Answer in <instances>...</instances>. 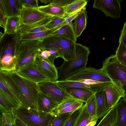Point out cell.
<instances>
[{
    "label": "cell",
    "instance_id": "cell-42",
    "mask_svg": "<svg viewBox=\"0 0 126 126\" xmlns=\"http://www.w3.org/2000/svg\"><path fill=\"white\" fill-rule=\"evenodd\" d=\"M23 6L29 8H38V0H21Z\"/></svg>",
    "mask_w": 126,
    "mask_h": 126
},
{
    "label": "cell",
    "instance_id": "cell-17",
    "mask_svg": "<svg viewBox=\"0 0 126 126\" xmlns=\"http://www.w3.org/2000/svg\"><path fill=\"white\" fill-rule=\"evenodd\" d=\"M7 17L20 16L23 6L21 0H0Z\"/></svg>",
    "mask_w": 126,
    "mask_h": 126
},
{
    "label": "cell",
    "instance_id": "cell-23",
    "mask_svg": "<svg viewBox=\"0 0 126 126\" xmlns=\"http://www.w3.org/2000/svg\"><path fill=\"white\" fill-rule=\"evenodd\" d=\"M115 107L116 113L114 126H126V100L122 98Z\"/></svg>",
    "mask_w": 126,
    "mask_h": 126
},
{
    "label": "cell",
    "instance_id": "cell-32",
    "mask_svg": "<svg viewBox=\"0 0 126 126\" xmlns=\"http://www.w3.org/2000/svg\"><path fill=\"white\" fill-rule=\"evenodd\" d=\"M74 111L58 114L49 126H64Z\"/></svg>",
    "mask_w": 126,
    "mask_h": 126
},
{
    "label": "cell",
    "instance_id": "cell-30",
    "mask_svg": "<svg viewBox=\"0 0 126 126\" xmlns=\"http://www.w3.org/2000/svg\"><path fill=\"white\" fill-rule=\"evenodd\" d=\"M92 121V119L87 110L85 103L81 108L74 126H85Z\"/></svg>",
    "mask_w": 126,
    "mask_h": 126
},
{
    "label": "cell",
    "instance_id": "cell-43",
    "mask_svg": "<svg viewBox=\"0 0 126 126\" xmlns=\"http://www.w3.org/2000/svg\"><path fill=\"white\" fill-rule=\"evenodd\" d=\"M0 26L5 28L7 17L1 4L0 3Z\"/></svg>",
    "mask_w": 126,
    "mask_h": 126
},
{
    "label": "cell",
    "instance_id": "cell-3",
    "mask_svg": "<svg viewBox=\"0 0 126 126\" xmlns=\"http://www.w3.org/2000/svg\"><path fill=\"white\" fill-rule=\"evenodd\" d=\"M101 69L121 91L123 98L126 100V66L120 63L115 54H113L103 61Z\"/></svg>",
    "mask_w": 126,
    "mask_h": 126
},
{
    "label": "cell",
    "instance_id": "cell-13",
    "mask_svg": "<svg viewBox=\"0 0 126 126\" xmlns=\"http://www.w3.org/2000/svg\"><path fill=\"white\" fill-rule=\"evenodd\" d=\"M64 90L69 87H74L84 89L90 90L95 93L104 90L107 87L112 83V82H98L94 84H88L80 81H77L57 80L54 82Z\"/></svg>",
    "mask_w": 126,
    "mask_h": 126
},
{
    "label": "cell",
    "instance_id": "cell-48",
    "mask_svg": "<svg viewBox=\"0 0 126 126\" xmlns=\"http://www.w3.org/2000/svg\"><path fill=\"white\" fill-rule=\"evenodd\" d=\"M15 125L16 126H28L22 121L16 117L15 119Z\"/></svg>",
    "mask_w": 126,
    "mask_h": 126
},
{
    "label": "cell",
    "instance_id": "cell-45",
    "mask_svg": "<svg viewBox=\"0 0 126 126\" xmlns=\"http://www.w3.org/2000/svg\"><path fill=\"white\" fill-rule=\"evenodd\" d=\"M121 42L126 44V21L124 23L121 31L119 41V42Z\"/></svg>",
    "mask_w": 126,
    "mask_h": 126
},
{
    "label": "cell",
    "instance_id": "cell-1",
    "mask_svg": "<svg viewBox=\"0 0 126 126\" xmlns=\"http://www.w3.org/2000/svg\"><path fill=\"white\" fill-rule=\"evenodd\" d=\"M90 53L88 47L76 43L75 55L67 61H64L62 64L57 68L59 70L58 80H65L70 76L86 67Z\"/></svg>",
    "mask_w": 126,
    "mask_h": 126
},
{
    "label": "cell",
    "instance_id": "cell-9",
    "mask_svg": "<svg viewBox=\"0 0 126 126\" xmlns=\"http://www.w3.org/2000/svg\"><path fill=\"white\" fill-rule=\"evenodd\" d=\"M38 84L39 91L49 96L58 105L73 97L54 81L47 80Z\"/></svg>",
    "mask_w": 126,
    "mask_h": 126
},
{
    "label": "cell",
    "instance_id": "cell-15",
    "mask_svg": "<svg viewBox=\"0 0 126 126\" xmlns=\"http://www.w3.org/2000/svg\"><path fill=\"white\" fill-rule=\"evenodd\" d=\"M33 63L27 64L16 71L21 76L37 83L49 80L35 67Z\"/></svg>",
    "mask_w": 126,
    "mask_h": 126
},
{
    "label": "cell",
    "instance_id": "cell-49",
    "mask_svg": "<svg viewBox=\"0 0 126 126\" xmlns=\"http://www.w3.org/2000/svg\"><path fill=\"white\" fill-rule=\"evenodd\" d=\"M98 120L96 119L92 121L89 123L85 126H94Z\"/></svg>",
    "mask_w": 126,
    "mask_h": 126
},
{
    "label": "cell",
    "instance_id": "cell-40",
    "mask_svg": "<svg viewBox=\"0 0 126 126\" xmlns=\"http://www.w3.org/2000/svg\"><path fill=\"white\" fill-rule=\"evenodd\" d=\"M39 55L46 61L54 64V61L56 58L51 55L48 50L45 49L41 50Z\"/></svg>",
    "mask_w": 126,
    "mask_h": 126
},
{
    "label": "cell",
    "instance_id": "cell-19",
    "mask_svg": "<svg viewBox=\"0 0 126 126\" xmlns=\"http://www.w3.org/2000/svg\"><path fill=\"white\" fill-rule=\"evenodd\" d=\"M58 105L48 96L39 91L37 102L38 110L47 112H51Z\"/></svg>",
    "mask_w": 126,
    "mask_h": 126
},
{
    "label": "cell",
    "instance_id": "cell-35",
    "mask_svg": "<svg viewBox=\"0 0 126 126\" xmlns=\"http://www.w3.org/2000/svg\"><path fill=\"white\" fill-rule=\"evenodd\" d=\"M16 117L13 112L1 114L0 126H16Z\"/></svg>",
    "mask_w": 126,
    "mask_h": 126
},
{
    "label": "cell",
    "instance_id": "cell-36",
    "mask_svg": "<svg viewBox=\"0 0 126 126\" xmlns=\"http://www.w3.org/2000/svg\"><path fill=\"white\" fill-rule=\"evenodd\" d=\"M83 103V102L80 101L62 109L53 111L57 114L73 112L81 108L84 105Z\"/></svg>",
    "mask_w": 126,
    "mask_h": 126
},
{
    "label": "cell",
    "instance_id": "cell-18",
    "mask_svg": "<svg viewBox=\"0 0 126 126\" xmlns=\"http://www.w3.org/2000/svg\"><path fill=\"white\" fill-rule=\"evenodd\" d=\"M97 119L104 116L111 109L110 108L106 93L104 90L100 91L95 94Z\"/></svg>",
    "mask_w": 126,
    "mask_h": 126
},
{
    "label": "cell",
    "instance_id": "cell-37",
    "mask_svg": "<svg viewBox=\"0 0 126 126\" xmlns=\"http://www.w3.org/2000/svg\"><path fill=\"white\" fill-rule=\"evenodd\" d=\"M80 101H81L73 97L70 98L59 104L53 111H57L62 109Z\"/></svg>",
    "mask_w": 126,
    "mask_h": 126
},
{
    "label": "cell",
    "instance_id": "cell-4",
    "mask_svg": "<svg viewBox=\"0 0 126 126\" xmlns=\"http://www.w3.org/2000/svg\"><path fill=\"white\" fill-rule=\"evenodd\" d=\"M13 113L28 126H49L58 115L21 106Z\"/></svg>",
    "mask_w": 126,
    "mask_h": 126
},
{
    "label": "cell",
    "instance_id": "cell-41",
    "mask_svg": "<svg viewBox=\"0 0 126 126\" xmlns=\"http://www.w3.org/2000/svg\"><path fill=\"white\" fill-rule=\"evenodd\" d=\"M75 0H52L49 4L60 6L65 7L69 4L72 3Z\"/></svg>",
    "mask_w": 126,
    "mask_h": 126
},
{
    "label": "cell",
    "instance_id": "cell-28",
    "mask_svg": "<svg viewBox=\"0 0 126 126\" xmlns=\"http://www.w3.org/2000/svg\"><path fill=\"white\" fill-rule=\"evenodd\" d=\"M0 70L10 72L16 71L15 57L10 55H6L0 58Z\"/></svg>",
    "mask_w": 126,
    "mask_h": 126
},
{
    "label": "cell",
    "instance_id": "cell-22",
    "mask_svg": "<svg viewBox=\"0 0 126 126\" xmlns=\"http://www.w3.org/2000/svg\"><path fill=\"white\" fill-rule=\"evenodd\" d=\"M51 36L63 37L76 43L77 38L75 32L73 23L72 22L62 25L54 32Z\"/></svg>",
    "mask_w": 126,
    "mask_h": 126
},
{
    "label": "cell",
    "instance_id": "cell-6",
    "mask_svg": "<svg viewBox=\"0 0 126 126\" xmlns=\"http://www.w3.org/2000/svg\"><path fill=\"white\" fill-rule=\"evenodd\" d=\"M21 28L25 32L32 29L45 25L48 20L55 16L39 11L38 8H29L23 6L20 15Z\"/></svg>",
    "mask_w": 126,
    "mask_h": 126
},
{
    "label": "cell",
    "instance_id": "cell-47",
    "mask_svg": "<svg viewBox=\"0 0 126 126\" xmlns=\"http://www.w3.org/2000/svg\"><path fill=\"white\" fill-rule=\"evenodd\" d=\"M47 50L48 51L51 53V55L56 59L58 57L61 58V55L58 51L53 49H49Z\"/></svg>",
    "mask_w": 126,
    "mask_h": 126
},
{
    "label": "cell",
    "instance_id": "cell-12",
    "mask_svg": "<svg viewBox=\"0 0 126 126\" xmlns=\"http://www.w3.org/2000/svg\"><path fill=\"white\" fill-rule=\"evenodd\" d=\"M120 1L118 0H95L93 7L101 10L107 17L117 18L120 16Z\"/></svg>",
    "mask_w": 126,
    "mask_h": 126
},
{
    "label": "cell",
    "instance_id": "cell-38",
    "mask_svg": "<svg viewBox=\"0 0 126 126\" xmlns=\"http://www.w3.org/2000/svg\"><path fill=\"white\" fill-rule=\"evenodd\" d=\"M66 17V16L63 18L55 16L52 20L45 25V27L48 30H50L60 26Z\"/></svg>",
    "mask_w": 126,
    "mask_h": 126
},
{
    "label": "cell",
    "instance_id": "cell-39",
    "mask_svg": "<svg viewBox=\"0 0 126 126\" xmlns=\"http://www.w3.org/2000/svg\"><path fill=\"white\" fill-rule=\"evenodd\" d=\"M81 108L74 111L64 126H74L80 112Z\"/></svg>",
    "mask_w": 126,
    "mask_h": 126
},
{
    "label": "cell",
    "instance_id": "cell-16",
    "mask_svg": "<svg viewBox=\"0 0 126 126\" xmlns=\"http://www.w3.org/2000/svg\"><path fill=\"white\" fill-rule=\"evenodd\" d=\"M21 105L0 90V110L1 114L12 113Z\"/></svg>",
    "mask_w": 126,
    "mask_h": 126
},
{
    "label": "cell",
    "instance_id": "cell-20",
    "mask_svg": "<svg viewBox=\"0 0 126 126\" xmlns=\"http://www.w3.org/2000/svg\"><path fill=\"white\" fill-rule=\"evenodd\" d=\"M104 90L110 109L116 105L121 98L124 97L123 94L113 83L107 87Z\"/></svg>",
    "mask_w": 126,
    "mask_h": 126
},
{
    "label": "cell",
    "instance_id": "cell-10",
    "mask_svg": "<svg viewBox=\"0 0 126 126\" xmlns=\"http://www.w3.org/2000/svg\"><path fill=\"white\" fill-rule=\"evenodd\" d=\"M0 90L22 105L21 93L11 72L0 70Z\"/></svg>",
    "mask_w": 126,
    "mask_h": 126
},
{
    "label": "cell",
    "instance_id": "cell-34",
    "mask_svg": "<svg viewBox=\"0 0 126 126\" xmlns=\"http://www.w3.org/2000/svg\"><path fill=\"white\" fill-rule=\"evenodd\" d=\"M85 104L87 110L92 121L96 119L98 120L97 118V107L95 94Z\"/></svg>",
    "mask_w": 126,
    "mask_h": 126
},
{
    "label": "cell",
    "instance_id": "cell-50",
    "mask_svg": "<svg viewBox=\"0 0 126 126\" xmlns=\"http://www.w3.org/2000/svg\"><path fill=\"white\" fill-rule=\"evenodd\" d=\"M51 0H40V1L41 2L46 4L48 2L50 3Z\"/></svg>",
    "mask_w": 126,
    "mask_h": 126
},
{
    "label": "cell",
    "instance_id": "cell-7",
    "mask_svg": "<svg viewBox=\"0 0 126 126\" xmlns=\"http://www.w3.org/2000/svg\"><path fill=\"white\" fill-rule=\"evenodd\" d=\"M45 50L58 51L64 61H67L75 55L76 43L65 38L51 36L42 41Z\"/></svg>",
    "mask_w": 126,
    "mask_h": 126
},
{
    "label": "cell",
    "instance_id": "cell-31",
    "mask_svg": "<svg viewBox=\"0 0 126 126\" xmlns=\"http://www.w3.org/2000/svg\"><path fill=\"white\" fill-rule=\"evenodd\" d=\"M116 113L114 107L104 116L97 126H114Z\"/></svg>",
    "mask_w": 126,
    "mask_h": 126
},
{
    "label": "cell",
    "instance_id": "cell-27",
    "mask_svg": "<svg viewBox=\"0 0 126 126\" xmlns=\"http://www.w3.org/2000/svg\"><path fill=\"white\" fill-rule=\"evenodd\" d=\"M20 25V16L8 17L4 29V33L14 34L18 32Z\"/></svg>",
    "mask_w": 126,
    "mask_h": 126
},
{
    "label": "cell",
    "instance_id": "cell-25",
    "mask_svg": "<svg viewBox=\"0 0 126 126\" xmlns=\"http://www.w3.org/2000/svg\"><path fill=\"white\" fill-rule=\"evenodd\" d=\"M62 25L45 31L35 33L19 34L20 40H38L42 41L46 38L51 36L54 32L60 28Z\"/></svg>",
    "mask_w": 126,
    "mask_h": 126
},
{
    "label": "cell",
    "instance_id": "cell-26",
    "mask_svg": "<svg viewBox=\"0 0 126 126\" xmlns=\"http://www.w3.org/2000/svg\"><path fill=\"white\" fill-rule=\"evenodd\" d=\"M65 7L49 4L39 6L38 10L46 14L61 18L66 17Z\"/></svg>",
    "mask_w": 126,
    "mask_h": 126
},
{
    "label": "cell",
    "instance_id": "cell-21",
    "mask_svg": "<svg viewBox=\"0 0 126 126\" xmlns=\"http://www.w3.org/2000/svg\"><path fill=\"white\" fill-rule=\"evenodd\" d=\"M64 90L74 98L85 103L95 93L89 90L80 88L69 87Z\"/></svg>",
    "mask_w": 126,
    "mask_h": 126
},
{
    "label": "cell",
    "instance_id": "cell-46",
    "mask_svg": "<svg viewBox=\"0 0 126 126\" xmlns=\"http://www.w3.org/2000/svg\"><path fill=\"white\" fill-rule=\"evenodd\" d=\"M48 30L45 27V26H43L37 27L30 30L24 33H37L46 31Z\"/></svg>",
    "mask_w": 126,
    "mask_h": 126
},
{
    "label": "cell",
    "instance_id": "cell-44",
    "mask_svg": "<svg viewBox=\"0 0 126 126\" xmlns=\"http://www.w3.org/2000/svg\"><path fill=\"white\" fill-rule=\"evenodd\" d=\"M82 10H78L66 16V19L60 24V26L68 24L74 20L81 12Z\"/></svg>",
    "mask_w": 126,
    "mask_h": 126
},
{
    "label": "cell",
    "instance_id": "cell-2",
    "mask_svg": "<svg viewBox=\"0 0 126 126\" xmlns=\"http://www.w3.org/2000/svg\"><path fill=\"white\" fill-rule=\"evenodd\" d=\"M43 50L45 49L41 40H20L14 56L16 71L27 64L34 63L36 57Z\"/></svg>",
    "mask_w": 126,
    "mask_h": 126
},
{
    "label": "cell",
    "instance_id": "cell-14",
    "mask_svg": "<svg viewBox=\"0 0 126 126\" xmlns=\"http://www.w3.org/2000/svg\"><path fill=\"white\" fill-rule=\"evenodd\" d=\"M35 67L49 80L55 82L58 80V73L54 64L46 61L38 55L33 63Z\"/></svg>",
    "mask_w": 126,
    "mask_h": 126
},
{
    "label": "cell",
    "instance_id": "cell-5",
    "mask_svg": "<svg viewBox=\"0 0 126 126\" xmlns=\"http://www.w3.org/2000/svg\"><path fill=\"white\" fill-rule=\"evenodd\" d=\"M11 72L21 93V106L37 110V102L39 92L38 84L21 76L16 71Z\"/></svg>",
    "mask_w": 126,
    "mask_h": 126
},
{
    "label": "cell",
    "instance_id": "cell-8",
    "mask_svg": "<svg viewBox=\"0 0 126 126\" xmlns=\"http://www.w3.org/2000/svg\"><path fill=\"white\" fill-rule=\"evenodd\" d=\"M90 80L101 82H112L108 75L101 68L89 66L86 67L68 77L65 80L77 81Z\"/></svg>",
    "mask_w": 126,
    "mask_h": 126
},
{
    "label": "cell",
    "instance_id": "cell-29",
    "mask_svg": "<svg viewBox=\"0 0 126 126\" xmlns=\"http://www.w3.org/2000/svg\"><path fill=\"white\" fill-rule=\"evenodd\" d=\"M87 1L85 0H75L65 7L66 17L81 10L85 7Z\"/></svg>",
    "mask_w": 126,
    "mask_h": 126
},
{
    "label": "cell",
    "instance_id": "cell-33",
    "mask_svg": "<svg viewBox=\"0 0 126 126\" xmlns=\"http://www.w3.org/2000/svg\"><path fill=\"white\" fill-rule=\"evenodd\" d=\"M115 55L118 61L126 66V44L122 42H119Z\"/></svg>",
    "mask_w": 126,
    "mask_h": 126
},
{
    "label": "cell",
    "instance_id": "cell-24",
    "mask_svg": "<svg viewBox=\"0 0 126 126\" xmlns=\"http://www.w3.org/2000/svg\"><path fill=\"white\" fill-rule=\"evenodd\" d=\"M88 16L85 7L82 10L80 13L74 19L73 23L75 32L77 38L85 29Z\"/></svg>",
    "mask_w": 126,
    "mask_h": 126
},
{
    "label": "cell",
    "instance_id": "cell-11",
    "mask_svg": "<svg viewBox=\"0 0 126 126\" xmlns=\"http://www.w3.org/2000/svg\"><path fill=\"white\" fill-rule=\"evenodd\" d=\"M0 58L6 55L14 56L20 41V35L18 32L14 34L0 33Z\"/></svg>",
    "mask_w": 126,
    "mask_h": 126
}]
</instances>
